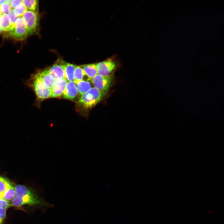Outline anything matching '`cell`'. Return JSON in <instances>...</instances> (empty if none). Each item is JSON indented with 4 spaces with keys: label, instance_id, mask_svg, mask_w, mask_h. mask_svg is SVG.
Wrapping results in <instances>:
<instances>
[{
    "label": "cell",
    "instance_id": "d6986e66",
    "mask_svg": "<svg viewBox=\"0 0 224 224\" xmlns=\"http://www.w3.org/2000/svg\"><path fill=\"white\" fill-rule=\"evenodd\" d=\"M13 10L15 15L16 17H19L22 16L27 10L21 1V2Z\"/></svg>",
    "mask_w": 224,
    "mask_h": 224
},
{
    "label": "cell",
    "instance_id": "9c48e42d",
    "mask_svg": "<svg viewBox=\"0 0 224 224\" xmlns=\"http://www.w3.org/2000/svg\"><path fill=\"white\" fill-rule=\"evenodd\" d=\"M68 81L65 78L56 79L51 88V97H60L63 96Z\"/></svg>",
    "mask_w": 224,
    "mask_h": 224
},
{
    "label": "cell",
    "instance_id": "6da1fadb",
    "mask_svg": "<svg viewBox=\"0 0 224 224\" xmlns=\"http://www.w3.org/2000/svg\"><path fill=\"white\" fill-rule=\"evenodd\" d=\"M16 194L12 201L13 206L21 207L27 204L47 210L54 205L47 202L36 192L22 185H18L15 187Z\"/></svg>",
    "mask_w": 224,
    "mask_h": 224
},
{
    "label": "cell",
    "instance_id": "ac0fdd59",
    "mask_svg": "<svg viewBox=\"0 0 224 224\" xmlns=\"http://www.w3.org/2000/svg\"><path fill=\"white\" fill-rule=\"evenodd\" d=\"M12 186L7 179L0 176V194L2 197L5 192Z\"/></svg>",
    "mask_w": 224,
    "mask_h": 224
},
{
    "label": "cell",
    "instance_id": "277c9868",
    "mask_svg": "<svg viewBox=\"0 0 224 224\" xmlns=\"http://www.w3.org/2000/svg\"><path fill=\"white\" fill-rule=\"evenodd\" d=\"M114 78L112 75L104 76L97 74L91 82L95 87L105 95L112 86Z\"/></svg>",
    "mask_w": 224,
    "mask_h": 224
},
{
    "label": "cell",
    "instance_id": "83f0119b",
    "mask_svg": "<svg viewBox=\"0 0 224 224\" xmlns=\"http://www.w3.org/2000/svg\"><path fill=\"white\" fill-rule=\"evenodd\" d=\"M2 196L0 194V198H2Z\"/></svg>",
    "mask_w": 224,
    "mask_h": 224
},
{
    "label": "cell",
    "instance_id": "ffe728a7",
    "mask_svg": "<svg viewBox=\"0 0 224 224\" xmlns=\"http://www.w3.org/2000/svg\"><path fill=\"white\" fill-rule=\"evenodd\" d=\"M15 187L12 186L5 192L3 195L2 198L9 202L10 201L12 200L15 196Z\"/></svg>",
    "mask_w": 224,
    "mask_h": 224
},
{
    "label": "cell",
    "instance_id": "4fadbf2b",
    "mask_svg": "<svg viewBox=\"0 0 224 224\" xmlns=\"http://www.w3.org/2000/svg\"><path fill=\"white\" fill-rule=\"evenodd\" d=\"M0 25L6 35L12 31L10 20L7 14H2L0 17Z\"/></svg>",
    "mask_w": 224,
    "mask_h": 224
},
{
    "label": "cell",
    "instance_id": "30bf717a",
    "mask_svg": "<svg viewBox=\"0 0 224 224\" xmlns=\"http://www.w3.org/2000/svg\"><path fill=\"white\" fill-rule=\"evenodd\" d=\"M65 62L62 60H57L53 65L46 70L49 73L54 76L56 79L65 78Z\"/></svg>",
    "mask_w": 224,
    "mask_h": 224
},
{
    "label": "cell",
    "instance_id": "44dd1931",
    "mask_svg": "<svg viewBox=\"0 0 224 224\" xmlns=\"http://www.w3.org/2000/svg\"><path fill=\"white\" fill-rule=\"evenodd\" d=\"M10 1L8 0L7 2L0 6V11L2 14H8L11 8L10 4Z\"/></svg>",
    "mask_w": 224,
    "mask_h": 224
},
{
    "label": "cell",
    "instance_id": "d4e9b609",
    "mask_svg": "<svg viewBox=\"0 0 224 224\" xmlns=\"http://www.w3.org/2000/svg\"><path fill=\"white\" fill-rule=\"evenodd\" d=\"M22 0H12L10 1V4L11 8L14 9L21 2Z\"/></svg>",
    "mask_w": 224,
    "mask_h": 224
},
{
    "label": "cell",
    "instance_id": "4316f807",
    "mask_svg": "<svg viewBox=\"0 0 224 224\" xmlns=\"http://www.w3.org/2000/svg\"><path fill=\"white\" fill-rule=\"evenodd\" d=\"M2 33H3V32L0 25V34H2Z\"/></svg>",
    "mask_w": 224,
    "mask_h": 224
},
{
    "label": "cell",
    "instance_id": "8992f818",
    "mask_svg": "<svg viewBox=\"0 0 224 224\" xmlns=\"http://www.w3.org/2000/svg\"><path fill=\"white\" fill-rule=\"evenodd\" d=\"M28 32V35H31L37 30L38 25L39 15L38 12L27 10L23 15Z\"/></svg>",
    "mask_w": 224,
    "mask_h": 224
},
{
    "label": "cell",
    "instance_id": "7a4b0ae2",
    "mask_svg": "<svg viewBox=\"0 0 224 224\" xmlns=\"http://www.w3.org/2000/svg\"><path fill=\"white\" fill-rule=\"evenodd\" d=\"M105 95L95 87H92L87 92L81 96L77 101V106L82 110L90 109L99 102Z\"/></svg>",
    "mask_w": 224,
    "mask_h": 224
},
{
    "label": "cell",
    "instance_id": "e0dca14e",
    "mask_svg": "<svg viewBox=\"0 0 224 224\" xmlns=\"http://www.w3.org/2000/svg\"><path fill=\"white\" fill-rule=\"evenodd\" d=\"M85 76H86L81 66H77L74 72V82L76 84L80 81L83 80Z\"/></svg>",
    "mask_w": 224,
    "mask_h": 224
},
{
    "label": "cell",
    "instance_id": "52a82bcc",
    "mask_svg": "<svg viewBox=\"0 0 224 224\" xmlns=\"http://www.w3.org/2000/svg\"><path fill=\"white\" fill-rule=\"evenodd\" d=\"M97 73L107 76L112 75L117 67V62L113 58H109L96 63Z\"/></svg>",
    "mask_w": 224,
    "mask_h": 224
},
{
    "label": "cell",
    "instance_id": "2e32d148",
    "mask_svg": "<svg viewBox=\"0 0 224 224\" xmlns=\"http://www.w3.org/2000/svg\"><path fill=\"white\" fill-rule=\"evenodd\" d=\"M22 2L26 7L27 10L38 12V1L37 0H23Z\"/></svg>",
    "mask_w": 224,
    "mask_h": 224
},
{
    "label": "cell",
    "instance_id": "8fae6325",
    "mask_svg": "<svg viewBox=\"0 0 224 224\" xmlns=\"http://www.w3.org/2000/svg\"><path fill=\"white\" fill-rule=\"evenodd\" d=\"M78 94L75 83L73 81H68L62 96L65 99L73 100L77 97Z\"/></svg>",
    "mask_w": 224,
    "mask_h": 224
},
{
    "label": "cell",
    "instance_id": "9a60e30c",
    "mask_svg": "<svg viewBox=\"0 0 224 224\" xmlns=\"http://www.w3.org/2000/svg\"><path fill=\"white\" fill-rule=\"evenodd\" d=\"M79 93L81 96L88 91L92 87L90 82L82 80L76 84Z\"/></svg>",
    "mask_w": 224,
    "mask_h": 224
},
{
    "label": "cell",
    "instance_id": "7c38bea8",
    "mask_svg": "<svg viewBox=\"0 0 224 224\" xmlns=\"http://www.w3.org/2000/svg\"><path fill=\"white\" fill-rule=\"evenodd\" d=\"M89 81L91 80L98 74L96 63H91L81 66Z\"/></svg>",
    "mask_w": 224,
    "mask_h": 224
},
{
    "label": "cell",
    "instance_id": "3957f363",
    "mask_svg": "<svg viewBox=\"0 0 224 224\" xmlns=\"http://www.w3.org/2000/svg\"><path fill=\"white\" fill-rule=\"evenodd\" d=\"M24 83L26 86L30 88L35 93L36 98V105H38L42 100L51 97V88L46 87L40 80L31 75Z\"/></svg>",
    "mask_w": 224,
    "mask_h": 224
},
{
    "label": "cell",
    "instance_id": "5bb4252c",
    "mask_svg": "<svg viewBox=\"0 0 224 224\" xmlns=\"http://www.w3.org/2000/svg\"><path fill=\"white\" fill-rule=\"evenodd\" d=\"M76 66V65L71 63L65 62V78L68 81L73 82L74 72Z\"/></svg>",
    "mask_w": 224,
    "mask_h": 224
},
{
    "label": "cell",
    "instance_id": "5b68a950",
    "mask_svg": "<svg viewBox=\"0 0 224 224\" xmlns=\"http://www.w3.org/2000/svg\"><path fill=\"white\" fill-rule=\"evenodd\" d=\"M17 40H23L28 35L27 30L22 17H18L13 30L6 35Z\"/></svg>",
    "mask_w": 224,
    "mask_h": 224
},
{
    "label": "cell",
    "instance_id": "cb8c5ba5",
    "mask_svg": "<svg viewBox=\"0 0 224 224\" xmlns=\"http://www.w3.org/2000/svg\"><path fill=\"white\" fill-rule=\"evenodd\" d=\"M6 209L0 208V224H2L6 217Z\"/></svg>",
    "mask_w": 224,
    "mask_h": 224
},
{
    "label": "cell",
    "instance_id": "7402d4cb",
    "mask_svg": "<svg viewBox=\"0 0 224 224\" xmlns=\"http://www.w3.org/2000/svg\"><path fill=\"white\" fill-rule=\"evenodd\" d=\"M8 14L10 20L12 28L13 31L15 26L16 21L18 17L14 14L13 10L12 9L10 10Z\"/></svg>",
    "mask_w": 224,
    "mask_h": 224
},
{
    "label": "cell",
    "instance_id": "603a6c76",
    "mask_svg": "<svg viewBox=\"0 0 224 224\" xmlns=\"http://www.w3.org/2000/svg\"><path fill=\"white\" fill-rule=\"evenodd\" d=\"M12 205L10 202L6 200L3 198H0V208L7 209Z\"/></svg>",
    "mask_w": 224,
    "mask_h": 224
},
{
    "label": "cell",
    "instance_id": "484cf974",
    "mask_svg": "<svg viewBox=\"0 0 224 224\" xmlns=\"http://www.w3.org/2000/svg\"><path fill=\"white\" fill-rule=\"evenodd\" d=\"M8 0H0V6L7 2Z\"/></svg>",
    "mask_w": 224,
    "mask_h": 224
},
{
    "label": "cell",
    "instance_id": "ba28073f",
    "mask_svg": "<svg viewBox=\"0 0 224 224\" xmlns=\"http://www.w3.org/2000/svg\"><path fill=\"white\" fill-rule=\"evenodd\" d=\"M40 80L47 87L51 88L56 80L55 77L46 70H37L31 74Z\"/></svg>",
    "mask_w": 224,
    "mask_h": 224
}]
</instances>
